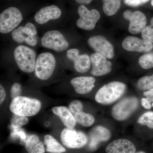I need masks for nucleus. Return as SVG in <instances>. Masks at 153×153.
<instances>
[{
    "mask_svg": "<svg viewBox=\"0 0 153 153\" xmlns=\"http://www.w3.org/2000/svg\"><path fill=\"white\" fill-rule=\"evenodd\" d=\"M79 18L76 21V25L79 29L91 30L95 28L100 18L99 12L95 9L89 10L84 5H80L77 8Z\"/></svg>",
    "mask_w": 153,
    "mask_h": 153,
    "instance_id": "nucleus-9",
    "label": "nucleus"
},
{
    "mask_svg": "<svg viewBox=\"0 0 153 153\" xmlns=\"http://www.w3.org/2000/svg\"><path fill=\"white\" fill-rule=\"evenodd\" d=\"M136 148L128 140L120 139L113 141L105 148L106 153H135Z\"/></svg>",
    "mask_w": 153,
    "mask_h": 153,
    "instance_id": "nucleus-18",
    "label": "nucleus"
},
{
    "mask_svg": "<svg viewBox=\"0 0 153 153\" xmlns=\"http://www.w3.org/2000/svg\"><path fill=\"white\" fill-rule=\"evenodd\" d=\"M23 20V15L19 9L14 7L7 8L0 14V33H12L19 27Z\"/></svg>",
    "mask_w": 153,
    "mask_h": 153,
    "instance_id": "nucleus-5",
    "label": "nucleus"
},
{
    "mask_svg": "<svg viewBox=\"0 0 153 153\" xmlns=\"http://www.w3.org/2000/svg\"><path fill=\"white\" fill-rule=\"evenodd\" d=\"M25 148L28 153H44L45 152L44 144L36 134L28 137L25 142Z\"/></svg>",
    "mask_w": 153,
    "mask_h": 153,
    "instance_id": "nucleus-21",
    "label": "nucleus"
},
{
    "mask_svg": "<svg viewBox=\"0 0 153 153\" xmlns=\"http://www.w3.org/2000/svg\"><path fill=\"white\" fill-rule=\"evenodd\" d=\"M62 15L61 10L55 5L46 6L40 9L34 16L37 24L44 25L50 21L60 19Z\"/></svg>",
    "mask_w": 153,
    "mask_h": 153,
    "instance_id": "nucleus-16",
    "label": "nucleus"
},
{
    "mask_svg": "<svg viewBox=\"0 0 153 153\" xmlns=\"http://www.w3.org/2000/svg\"><path fill=\"white\" fill-rule=\"evenodd\" d=\"M95 81L93 76H81L72 78L70 83L76 93L85 94L91 92L95 86Z\"/></svg>",
    "mask_w": 153,
    "mask_h": 153,
    "instance_id": "nucleus-17",
    "label": "nucleus"
},
{
    "mask_svg": "<svg viewBox=\"0 0 153 153\" xmlns=\"http://www.w3.org/2000/svg\"><path fill=\"white\" fill-rule=\"evenodd\" d=\"M135 153H146L145 152H143V151H140V152H137Z\"/></svg>",
    "mask_w": 153,
    "mask_h": 153,
    "instance_id": "nucleus-37",
    "label": "nucleus"
},
{
    "mask_svg": "<svg viewBox=\"0 0 153 153\" xmlns=\"http://www.w3.org/2000/svg\"><path fill=\"white\" fill-rule=\"evenodd\" d=\"M69 109L73 114L77 111L83 110V105L79 100H74L69 104Z\"/></svg>",
    "mask_w": 153,
    "mask_h": 153,
    "instance_id": "nucleus-31",
    "label": "nucleus"
},
{
    "mask_svg": "<svg viewBox=\"0 0 153 153\" xmlns=\"http://www.w3.org/2000/svg\"><path fill=\"white\" fill-rule=\"evenodd\" d=\"M124 18L130 22L128 31L133 34L141 33L146 27L147 19L145 14L140 11L131 12L127 10L123 13Z\"/></svg>",
    "mask_w": 153,
    "mask_h": 153,
    "instance_id": "nucleus-13",
    "label": "nucleus"
},
{
    "mask_svg": "<svg viewBox=\"0 0 153 153\" xmlns=\"http://www.w3.org/2000/svg\"><path fill=\"white\" fill-rule=\"evenodd\" d=\"M13 57L17 66L21 71L27 73L34 72L37 57L34 49L20 44L14 49Z\"/></svg>",
    "mask_w": 153,
    "mask_h": 153,
    "instance_id": "nucleus-2",
    "label": "nucleus"
},
{
    "mask_svg": "<svg viewBox=\"0 0 153 153\" xmlns=\"http://www.w3.org/2000/svg\"><path fill=\"white\" fill-rule=\"evenodd\" d=\"M49 153H58V152L51 153V152H49Z\"/></svg>",
    "mask_w": 153,
    "mask_h": 153,
    "instance_id": "nucleus-39",
    "label": "nucleus"
},
{
    "mask_svg": "<svg viewBox=\"0 0 153 153\" xmlns=\"http://www.w3.org/2000/svg\"><path fill=\"white\" fill-rule=\"evenodd\" d=\"M138 62L140 66L143 69L153 68V52L142 55L139 59Z\"/></svg>",
    "mask_w": 153,
    "mask_h": 153,
    "instance_id": "nucleus-26",
    "label": "nucleus"
},
{
    "mask_svg": "<svg viewBox=\"0 0 153 153\" xmlns=\"http://www.w3.org/2000/svg\"><path fill=\"white\" fill-rule=\"evenodd\" d=\"M149 0H124L126 5L132 7H137L143 4Z\"/></svg>",
    "mask_w": 153,
    "mask_h": 153,
    "instance_id": "nucleus-32",
    "label": "nucleus"
},
{
    "mask_svg": "<svg viewBox=\"0 0 153 153\" xmlns=\"http://www.w3.org/2000/svg\"><path fill=\"white\" fill-rule=\"evenodd\" d=\"M137 123L142 126H146L149 128L153 129V111H148L142 115Z\"/></svg>",
    "mask_w": 153,
    "mask_h": 153,
    "instance_id": "nucleus-27",
    "label": "nucleus"
},
{
    "mask_svg": "<svg viewBox=\"0 0 153 153\" xmlns=\"http://www.w3.org/2000/svg\"><path fill=\"white\" fill-rule=\"evenodd\" d=\"M6 97V91L1 84L0 85V103L1 105L5 100Z\"/></svg>",
    "mask_w": 153,
    "mask_h": 153,
    "instance_id": "nucleus-33",
    "label": "nucleus"
},
{
    "mask_svg": "<svg viewBox=\"0 0 153 153\" xmlns=\"http://www.w3.org/2000/svg\"><path fill=\"white\" fill-rule=\"evenodd\" d=\"M142 105L146 109H150L152 108V105L151 104L150 101L147 98L142 99Z\"/></svg>",
    "mask_w": 153,
    "mask_h": 153,
    "instance_id": "nucleus-34",
    "label": "nucleus"
},
{
    "mask_svg": "<svg viewBox=\"0 0 153 153\" xmlns=\"http://www.w3.org/2000/svg\"><path fill=\"white\" fill-rule=\"evenodd\" d=\"M111 136V134L108 129L102 126H97L92 129L90 133V147L96 149L100 142L108 140Z\"/></svg>",
    "mask_w": 153,
    "mask_h": 153,
    "instance_id": "nucleus-19",
    "label": "nucleus"
},
{
    "mask_svg": "<svg viewBox=\"0 0 153 153\" xmlns=\"http://www.w3.org/2000/svg\"><path fill=\"white\" fill-rule=\"evenodd\" d=\"M41 46L46 49L60 52L68 50L69 43L63 33L57 30L47 31L42 36Z\"/></svg>",
    "mask_w": 153,
    "mask_h": 153,
    "instance_id": "nucleus-6",
    "label": "nucleus"
},
{
    "mask_svg": "<svg viewBox=\"0 0 153 153\" xmlns=\"http://www.w3.org/2000/svg\"><path fill=\"white\" fill-rule=\"evenodd\" d=\"M73 115L76 122L83 126L90 127L95 122V118L92 115L83 112L82 110L77 111Z\"/></svg>",
    "mask_w": 153,
    "mask_h": 153,
    "instance_id": "nucleus-24",
    "label": "nucleus"
},
{
    "mask_svg": "<svg viewBox=\"0 0 153 153\" xmlns=\"http://www.w3.org/2000/svg\"><path fill=\"white\" fill-rule=\"evenodd\" d=\"M76 2L81 5L88 4L91 2L92 0H74Z\"/></svg>",
    "mask_w": 153,
    "mask_h": 153,
    "instance_id": "nucleus-36",
    "label": "nucleus"
},
{
    "mask_svg": "<svg viewBox=\"0 0 153 153\" xmlns=\"http://www.w3.org/2000/svg\"><path fill=\"white\" fill-rule=\"evenodd\" d=\"M124 49L129 52H148L153 49V44L149 41L134 36H128L122 42Z\"/></svg>",
    "mask_w": 153,
    "mask_h": 153,
    "instance_id": "nucleus-15",
    "label": "nucleus"
},
{
    "mask_svg": "<svg viewBox=\"0 0 153 153\" xmlns=\"http://www.w3.org/2000/svg\"><path fill=\"white\" fill-rule=\"evenodd\" d=\"M92 66L91 73L94 76H102L111 72L112 64L102 55L95 52L90 56Z\"/></svg>",
    "mask_w": 153,
    "mask_h": 153,
    "instance_id": "nucleus-14",
    "label": "nucleus"
},
{
    "mask_svg": "<svg viewBox=\"0 0 153 153\" xmlns=\"http://www.w3.org/2000/svg\"><path fill=\"white\" fill-rule=\"evenodd\" d=\"M22 92V85L19 82H15L11 88V96L13 99L20 96Z\"/></svg>",
    "mask_w": 153,
    "mask_h": 153,
    "instance_id": "nucleus-30",
    "label": "nucleus"
},
{
    "mask_svg": "<svg viewBox=\"0 0 153 153\" xmlns=\"http://www.w3.org/2000/svg\"><path fill=\"white\" fill-rule=\"evenodd\" d=\"M52 111L60 118L66 128L74 129L76 121L69 108L63 106L54 107Z\"/></svg>",
    "mask_w": 153,
    "mask_h": 153,
    "instance_id": "nucleus-20",
    "label": "nucleus"
},
{
    "mask_svg": "<svg viewBox=\"0 0 153 153\" xmlns=\"http://www.w3.org/2000/svg\"><path fill=\"white\" fill-rule=\"evenodd\" d=\"M41 108V102L38 100L21 96L13 99L10 105L13 114L25 117L37 114Z\"/></svg>",
    "mask_w": 153,
    "mask_h": 153,
    "instance_id": "nucleus-3",
    "label": "nucleus"
},
{
    "mask_svg": "<svg viewBox=\"0 0 153 153\" xmlns=\"http://www.w3.org/2000/svg\"><path fill=\"white\" fill-rule=\"evenodd\" d=\"M143 39L153 44V17L151 20V25L146 26L141 32Z\"/></svg>",
    "mask_w": 153,
    "mask_h": 153,
    "instance_id": "nucleus-29",
    "label": "nucleus"
},
{
    "mask_svg": "<svg viewBox=\"0 0 153 153\" xmlns=\"http://www.w3.org/2000/svg\"><path fill=\"white\" fill-rule=\"evenodd\" d=\"M137 86L141 90H149L153 88V74L151 76H144L138 79Z\"/></svg>",
    "mask_w": 153,
    "mask_h": 153,
    "instance_id": "nucleus-25",
    "label": "nucleus"
},
{
    "mask_svg": "<svg viewBox=\"0 0 153 153\" xmlns=\"http://www.w3.org/2000/svg\"><path fill=\"white\" fill-rule=\"evenodd\" d=\"M12 39L19 44L26 43L30 47H36L38 43V32L36 26L28 22L24 26H19L11 33Z\"/></svg>",
    "mask_w": 153,
    "mask_h": 153,
    "instance_id": "nucleus-7",
    "label": "nucleus"
},
{
    "mask_svg": "<svg viewBox=\"0 0 153 153\" xmlns=\"http://www.w3.org/2000/svg\"><path fill=\"white\" fill-rule=\"evenodd\" d=\"M103 12L108 16H113L119 10L121 0H102Z\"/></svg>",
    "mask_w": 153,
    "mask_h": 153,
    "instance_id": "nucleus-23",
    "label": "nucleus"
},
{
    "mask_svg": "<svg viewBox=\"0 0 153 153\" xmlns=\"http://www.w3.org/2000/svg\"><path fill=\"white\" fill-rule=\"evenodd\" d=\"M29 119L27 117L14 114L11 120V125L13 128H21L28 123Z\"/></svg>",
    "mask_w": 153,
    "mask_h": 153,
    "instance_id": "nucleus-28",
    "label": "nucleus"
},
{
    "mask_svg": "<svg viewBox=\"0 0 153 153\" xmlns=\"http://www.w3.org/2000/svg\"><path fill=\"white\" fill-rule=\"evenodd\" d=\"M60 138L63 145L70 149L83 147L88 142L87 137L84 133L66 128L61 132Z\"/></svg>",
    "mask_w": 153,
    "mask_h": 153,
    "instance_id": "nucleus-10",
    "label": "nucleus"
},
{
    "mask_svg": "<svg viewBox=\"0 0 153 153\" xmlns=\"http://www.w3.org/2000/svg\"><path fill=\"white\" fill-rule=\"evenodd\" d=\"M143 94L150 101H153V88L145 91L143 92Z\"/></svg>",
    "mask_w": 153,
    "mask_h": 153,
    "instance_id": "nucleus-35",
    "label": "nucleus"
},
{
    "mask_svg": "<svg viewBox=\"0 0 153 153\" xmlns=\"http://www.w3.org/2000/svg\"><path fill=\"white\" fill-rule=\"evenodd\" d=\"M152 106L153 107V101H152Z\"/></svg>",
    "mask_w": 153,
    "mask_h": 153,
    "instance_id": "nucleus-40",
    "label": "nucleus"
},
{
    "mask_svg": "<svg viewBox=\"0 0 153 153\" xmlns=\"http://www.w3.org/2000/svg\"><path fill=\"white\" fill-rule=\"evenodd\" d=\"M138 104V100L134 97L123 98L113 107L111 114L116 120H126L137 109Z\"/></svg>",
    "mask_w": 153,
    "mask_h": 153,
    "instance_id": "nucleus-8",
    "label": "nucleus"
},
{
    "mask_svg": "<svg viewBox=\"0 0 153 153\" xmlns=\"http://www.w3.org/2000/svg\"><path fill=\"white\" fill-rule=\"evenodd\" d=\"M126 86L124 83L113 81L100 88L95 94V100L97 103L109 105L120 98L125 93Z\"/></svg>",
    "mask_w": 153,
    "mask_h": 153,
    "instance_id": "nucleus-1",
    "label": "nucleus"
},
{
    "mask_svg": "<svg viewBox=\"0 0 153 153\" xmlns=\"http://www.w3.org/2000/svg\"><path fill=\"white\" fill-rule=\"evenodd\" d=\"M66 55L67 58L74 63V69L77 72L85 73L90 69V57L87 54L79 55L78 49L71 48L67 50Z\"/></svg>",
    "mask_w": 153,
    "mask_h": 153,
    "instance_id": "nucleus-12",
    "label": "nucleus"
},
{
    "mask_svg": "<svg viewBox=\"0 0 153 153\" xmlns=\"http://www.w3.org/2000/svg\"><path fill=\"white\" fill-rule=\"evenodd\" d=\"M56 66V60L50 52H44L37 56L35 66V75L41 80H48L53 75Z\"/></svg>",
    "mask_w": 153,
    "mask_h": 153,
    "instance_id": "nucleus-4",
    "label": "nucleus"
},
{
    "mask_svg": "<svg viewBox=\"0 0 153 153\" xmlns=\"http://www.w3.org/2000/svg\"><path fill=\"white\" fill-rule=\"evenodd\" d=\"M151 4L153 7V0H152V1H151Z\"/></svg>",
    "mask_w": 153,
    "mask_h": 153,
    "instance_id": "nucleus-38",
    "label": "nucleus"
},
{
    "mask_svg": "<svg viewBox=\"0 0 153 153\" xmlns=\"http://www.w3.org/2000/svg\"><path fill=\"white\" fill-rule=\"evenodd\" d=\"M87 42L95 52L108 59H112L114 57L113 46L104 36L100 35L91 36L88 38Z\"/></svg>",
    "mask_w": 153,
    "mask_h": 153,
    "instance_id": "nucleus-11",
    "label": "nucleus"
},
{
    "mask_svg": "<svg viewBox=\"0 0 153 153\" xmlns=\"http://www.w3.org/2000/svg\"><path fill=\"white\" fill-rule=\"evenodd\" d=\"M44 143L47 147L46 150L47 152L63 153L66 152V149L52 136L47 135L44 137Z\"/></svg>",
    "mask_w": 153,
    "mask_h": 153,
    "instance_id": "nucleus-22",
    "label": "nucleus"
}]
</instances>
